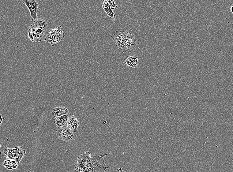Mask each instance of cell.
<instances>
[{
  "label": "cell",
  "mask_w": 233,
  "mask_h": 172,
  "mask_svg": "<svg viewBox=\"0 0 233 172\" xmlns=\"http://www.w3.org/2000/svg\"><path fill=\"white\" fill-rule=\"evenodd\" d=\"M109 153L103 154L91 153L87 151L82 154L76 161L77 166L75 172H106L110 168L108 165L106 164L104 159Z\"/></svg>",
  "instance_id": "6da1fadb"
},
{
  "label": "cell",
  "mask_w": 233,
  "mask_h": 172,
  "mask_svg": "<svg viewBox=\"0 0 233 172\" xmlns=\"http://www.w3.org/2000/svg\"><path fill=\"white\" fill-rule=\"evenodd\" d=\"M1 146V155L4 156L6 155L8 158L14 159L19 164L26 153V151L21 147H16L13 149H10L2 143Z\"/></svg>",
  "instance_id": "3957f363"
},
{
  "label": "cell",
  "mask_w": 233,
  "mask_h": 172,
  "mask_svg": "<svg viewBox=\"0 0 233 172\" xmlns=\"http://www.w3.org/2000/svg\"><path fill=\"white\" fill-rule=\"evenodd\" d=\"M107 1L112 10H115L117 9L118 6L114 0H107Z\"/></svg>",
  "instance_id": "e0dca14e"
},
{
  "label": "cell",
  "mask_w": 233,
  "mask_h": 172,
  "mask_svg": "<svg viewBox=\"0 0 233 172\" xmlns=\"http://www.w3.org/2000/svg\"><path fill=\"white\" fill-rule=\"evenodd\" d=\"M130 56L131 60L133 65V68H137L140 63L138 56L136 55H130Z\"/></svg>",
  "instance_id": "9a60e30c"
},
{
  "label": "cell",
  "mask_w": 233,
  "mask_h": 172,
  "mask_svg": "<svg viewBox=\"0 0 233 172\" xmlns=\"http://www.w3.org/2000/svg\"><path fill=\"white\" fill-rule=\"evenodd\" d=\"M102 6L112 21H115L116 17V15L114 13L107 0H103L102 1Z\"/></svg>",
  "instance_id": "52a82bcc"
},
{
  "label": "cell",
  "mask_w": 233,
  "mask_h": 172,
  "mask_svg": "<svg viewBox=\"0 0 233 172\" xmlns=\"http://www.w3.org/2000/svg\"><path fill=\"white\" fill-rule=\"evenodd\" d=\"M58 138L67 142H71L75 140L77 135L73 133L67 125L58 128L56 130Z\"/></svg>",
  "instance_id": "277c9868"
},
{
  "label": "cell",
  "mask_w": 233,
  "mask_h": 172,
  "mask_svg": "<svg viewBox=\"0 0 233 172\" xmlns=\"http://www.w3.org/2000/svg\"><path fill=\"white\" fill-rule=\"evenodd\" d=\"M122 65L125 66H128L133 68V65L131 60V56L126 57L122 61Z\"/></svg>",
  "instance_id": "2e32d148"
},
{
  "label": "cell",
  "mask_w": 233,
  "mask_h": 172,
  "mask_svg": "<svg viewBox=\"0 0 233 172\" xmlns=\"http://www.w3.org/2000/svg\"><path fill=\"white\" fill-rule=\"evenodd\" d=\"M22 2L25 4L28 9L32 7L38 9V4L36 0H23Z\"/></svg>",
  "instance_id": "4fadbf2b"
},
{
  "label": "cell",
  "mask_w": 233,
  "mask_h": 172,
  "mask_svg": "<svg viewBox=\"0 0 233 172\" xmlns=\"http://www.w3.org/2000/svg\"><path fill=\"white\" fill-rule=\"evenodd\" d=\"M62 40L50 31L46 33L44 41L50 43L52 46H55L60 43Z\"/></svg>",
  "instance_id": "5b68a950"
},
{
  "label": "cell",
  "mask_w": 233,
  "mask_h": 172,
  "mask_svg": "<svg viewBox=\"0 0 233 172\" xmlns=\"http://www.w3.org/2000/svg\"><path fill=\"white\" fill-rule=\"evenodd\" d=\"M31 14V19L32 21L34 22L38 19V9L32 7L29 9Z\"/></svg>",
  "instance_id": "5bb4252c"
},
{
  "label": "cell",
  "mask_w": 233,
  "mask_h": 172,
  "mask_svg": "<svg viewBox=\"0 0 233 172\" xmlns=\"http://www.w3.org/2000/svg\"><path fill=\"white\" fill-rule=\"evenodd\" d=\"M34 26L37 28H41L43 31H45L48 24L43 19H38L34 22Z\"/></svg>",
  "instance_id": "8fae6325"
},
{
  "label": "cell",
  "mask_w": 233,
  "mask_h": 172,
  "mask_svg": "<svg viewBox=\"0 0 233 172\" xmlns=\"http://www.w3.org/2000/svg\"><path fill=\"white\" fill-rule=\"evenodd\" d=\"M18 163L14 159L7 158V160L5 161L3 165L6 168L9 170L17 169Z\"/></svg>",
  "instance_id": "30bf717a"
},
{
  "label": "cell",
  "mask_w": 233,
  "mask_h": 172,
  "mask_svg": "<svg viewBox=\"0 0 233 172\" xmlns=\"http://www.w3.org/2000/svg\"><path fill=\"white\" fill-rule=\"evenodd\" d=\"M69 118V114H67L55 118L54 123L58 128L62 127L66 125Z\"/></svg>",
  "instance_id": "ba28073f"
},
{
  "label": "cell",
  "mask_w": 233,
  "mask_h": 172,
  "mask_svg": "<svg viewBox=\"0 0 233 172\" xmlns=\"http://www.w3.org/2000/svg\"><path fill=\"white\" fill-rule=\"evenodd\" d=\"M53 34L58 36L59 38L63 39L64 37V33L63 28L61 26H58L54 29H51L50 30Z\"/></svg>",
  "instance_id": "7c38bea8"
},
{
  "label": "cell",
  "mask_w": 233,
  "mask_h": 172,
  "mask_svg": "<svg viewBox=\"0 0 233 172\" xmlns=\"http://www.w3.org/2000/svg\"><path fill=\"white\" fill-rule=\"evenodd\" d=\"M230 10L231 13L233 14V6H232L230 8Z\"/></svg>",
  "instance_id": "d6986e66"
},
{
  "label": "cell",
  "mask_w": 233,
  "mask_h": 172,
  "mask_svg": "<svg viewBox=\"0 0 233 172\" xmlns=\"http://www.w3.org/2000/svg\"><path fill=\"white\" fill-rule=\"evenodd\" d=\"M80 123V122L77 120L76 116H73L69 118L67 125L73 133L76 134Z\"/></svg>",
  "instance_id": "8992f818"
},
{
  "label": "cell",
  "mask_w": 233,
  "mask_h": 172,
  "mask_svg": "<svg viewBox=\"0 0 233 172\" xmlns=\"http://www.w3.org/2000/svg\"><path fill=\"white\" fill-rule=\"evenodd\" d=\"M137 41L135 36L129 32L122 31L121 41L116 45L123 53L131 52L136 50Z\"/></svg>",
  "instance_id": "7a4b0ae2"
},
{
  "label": "cell",
  "mask_w": 233,
  "mask_h": 172,
  "mask_svg": "<svg viewBox=\"0 0 233 172\" xmlns=\"http://www.w3.org/2000/svg\"><path fill=\"white\" fill-rule=\"evenodd\" d=\"M69 110L62 106H60L54 108L52 112V115L54 118L62 115L68 114Z\"/></svg>",
  "instance_id": "9c48e42d"
},
{
  "label": "cell",
  "mask_w": 233,
  "mask_h": 172,
  "mask_svg": "<svg viewBox=\"0 0 233 172\" xmlns=\"http://www.w3.org/2000/svg\"><path fill=\"white\" fill-rule=\"evenodd\" d=\"M4 119H5V118L2 116V114H1V125L2 121Z\"/></svg>",
  "instance_id": "ac0fdd59"
}]
</instances>
